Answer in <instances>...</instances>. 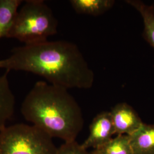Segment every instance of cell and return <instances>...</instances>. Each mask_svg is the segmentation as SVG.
Returning <instances> with one entry per match:
<instances>
[{
  "instance_id": "cell-1",
  "label": "cell",
  "mask_w": 154,
  "mask_h": 154,
  "mask_svg": "<svg viewBox=\"0 0 154 154\" xmlns=\"http://www.w3.org/2000/svg\"><path fill=\"white\" fill-rule=\"evenodd\" d=\"M0 69L30 72L62 88L88 89L94 74L77 45L66 41L24 45L0 60Z\"/></svg>"
},
{
  "instance_id": "cell-2",
  "label": "cell",
  "mask_w": 154,
  "mask_h": 154,
  "mask_svg": "<svg viewBox=\"0 0 154 154\" xmlns=\"http://www.w3.org/2000/svg\"><path fill=\"white\" fill-rule=\"evenodd\" d=\"M21 112L26 121L65 142L75 141L84 124L82 110L68 89L44 81L34 84Z\"/></svg>"
},
{
  "instance_id": "cell-3",
  "label": "cell",
  "mask_w": 154,
  "mask_h": 154,
  "mask_svg": "<svg viewBox=\"0 0 154 154\" xmlns=\"http://www.w3.org/2000/svg\"><path fill=\"white\" fill-rule=\"evenodd\" d=\"M58 20L43 0H27L17 12L6 38L16 39L24 45L48 41L57 33Z\"/></svg>"
},
{
  "instance_id": "cell-4",
  "label": "cell",
  "mask_w": 154,
  "mask_h": 154,
  "mask_svg": "<svg viewBox=\"0 0 154 154\" xmlns=\"http://www.w3.org/2000/svg\"><path fill=\"white\" fill-rule=\"evenodd\" d=\"M52 138L33 125L17 123L0 131V154H55Z\"/></svg>"
},
{
  "instance_id": "cell-5",
  "label": "cell",
  "mask_w": 154,
  "mask_h": 154,
  "mask_svg": "<svg viewBox=\"0 0 154 154\" xmlns=\"http://www.w3.org/2000/svg\"><path fill=\"white\" fill-rule=\"evenodd\" d=\"M116 135L110 111H103L96 116L90 126L88 137L81 144L83 149L98 148Z\"/></svg>"
},
{
  "instance_id": "cell-6",
  "label": "cell",
  "mask_w": 154,
  "mask_h": 154,
  "mask_svg": "<svg viewBox=\"0 0 154 154\" xmlns=\"http://www.w3.org/2000/svg\"><path fill=\"white\" fill-rule=\"evenodd\" d=\"M110 112L116 135L130 136L143 124L137 112L130 105L125 102L116 104Z\"/></svg>"
},
{
  "instance_id": "cell-7",
  "label": "cell",
  "mask_w": 154,
  "mask_h": 154,
  "mask_svg": "<svg viewBox=\"0 0 154 154\" xmlns=\"http://www.w3.org/2000/svg\"><path fill=\"white\" fill-rule=\"evenodd\" d=\"M133 154H154V124L143 123L137 131L128 136Z\"/></svg>"
},
{
  "instance_id": "cell-8",
  "label": "cell",
  "mask_w": 154,
  "mask_h": 154,
  "mask_svg": "<svg viewBox=\"0 0 154 154\" xmlns=\"http://www.w3.org/2000/svg\"><path fill=\"white\" fill-rule=\"evenodd\" d=\"M6 71L0 75V131L13 115L15 109V97L11 91Z\"/></svg>"
},
{
  "instance_id": "cell-9",
  "label": "cell",
  "mask_w": 154,
  "mask_h": 154,
  "mask_svg": "<svg viewBox=\"0 0 154 154\" xmlns=\"http://www.w3.org/2000/svg\"><path fill=\"white\" fill-rule=\"evenodd\" d=\"M70 2L78 14L93 16L103 14L116 4L114 0H71Z\"/></svg>"
},
{
  "instance_id": "cell-10",
  "label": "cell",
  "mask_w": 154,
  "mask_h": 154,
  "mask_svg": "<svg viewBox=\"0 0 154 154\" xmlns=\"http://www.w3.org/2000/svg\"><path fill=\"white\" fill-rule=\"evenodd\" d=\"M125 2L140 14L144 23L143 37L154 48V6L146 5L139 0H126Z\"/></svg>"
},
{
  "instance_id": "cell-11",
  "label": "cell",
  "mask_w": 154,
  "mask_h": 154,
  "mask_svg": "<svg viewBox=\"0 0 154 154\" xmlns=\"http://www.w3.org/2000/svg\"><path fill=\"white\" fill-rule=\"evenodd\" d=\"M22 0H0V39L6 37Z\"/></svg>"
},
{
  "instance_id": "cell-12",
  "label": "cell",
  "mask_w": 154,
  "mask_h": 154,
  "mask_svg": "<svg viewBox=\"0 0 154 154\" xmlns=\"http://www.w3.org/2000/svg\"><path fill=\"white\" fill-rule=\"evenodd\" d=\"M93 154H133L128 135H116V137L98 148L94 149Z\"/></svg>"
},
{
  "instance_id": "cell-13",
  "label": "cell",
  "mask_w": 154,
  "mask_h": 154,
  "mask_svg": "<svg viewBox=\"0 0 154 154\" xmlns=\"http://www.w3.org/2000/svg\"><path fill=\"white\" fill-rule=\"evenodd\" d=\"M55 154H92L90 153L87 149H83L81 144L77 142L72 141L65 142L57 149Z\"/></svg>"
},
{
  "instance_id": "cell-14",
  "label": "cell",
  "mask_w": 154,
  "mask_h": 154,
  "mask_svg": "<svg viewBox=\"0 0 154 154\" xmlns=\"http://www.w3.org/2000/svg\"><path fill=\"white\" fill-rule=\"evenodd\" d=\"M91 154H92V153H91Z\"/></svg>"
}]
</instances>
